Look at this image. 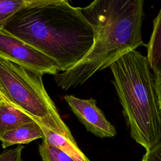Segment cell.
<instances>
[{
	"mask_svg": "<svg viewBox=\"0 0 161 161\" xmlns=\"http://www.w3.org/2000/svg\"><path fill=\"white\" fill-rule=\"evenodd\" d=\"M2 29L38 50L65 71L79 63L92 48L94 31L80 11L67 0L22 9Z\"/></svg>",
	"mask_w": 161,
	"mask_h": 161,
	"instance_id": "1",
	"label": "cell"
},
{
	"mask_svg": "<svg viewBox=\"0 0 161 161\" xmlns=\"http://www.w3.org/2000/svg\"><path fill=\"white\" fill-rule=\"evenodd\" d=\"M80 11L94 29V41L82 60L55 75L56 84L65 91L82 85L125 54L145 45L143 0H95Z\"/></svg>",
	"mask_w": 161,
	"mask_h": 161,
	"instance_id": "2",
	"label": "cell"
},
{
	"mask_svg": "<svg viewBox=\"0 0 161 161\" xmlns=\"http://www.w3.org/2000/svg\"><path fill=\"white\" fill-rule=\"evenodd\" d=\"M109 68L131 136L147 150L161 138V114L155 77L147 58L132 50Z\"/></svg>",
	"mask_w": 161,
	"mask_h": 161,
	"instance_id": "3",
	"label": "cell"
},
{
	"mask_svg": "<svg viewBox=\"0 0 161 161\" xmlns=\"http://www.w3.org/2000/svg\"><path fill=\"white\" fill-rule=\"evenodd\" d=\"M0 94L9 104L51 131L69 128L47 93L42 75L39 74L0 58Z\"/></svg>",
	"mask_w": 161,
	"mask_h": 161,
	"instance_id": "4",
	"label": "cell"
},
{
	"mask_svg": "<svg viewBox=\"0 0 161 161\" xmlns=\"http://www.w3.org/2000/svg\"><path fill=\"white\" fill-rule=\"evenodd\" d=\"M0 58L12 62L42 75H56V64L46 55L18 38L0 29Z\"/></svg>",
	"mask_w": 161,
	"mask_h": 161,
	"instance_id": "5",
	"label": "cell"
},
{
	"mask_svg": "<svg viewBox=\"0 0 161 161\" xmlns=\"http://www.w3.org/2000/svg\"><path fill=\"white\" fill-rule=\"evenodd\" d=\"M64 99L87 131L100 138H111L116 135L115 128L98 108L96 99H84L72 95H65Z\"/></svg>",
	"mask_w": 161,
	"mask_h": 161,
	"instance_id": "6",
	"label": "cell"
},
{
	"mask_svg": "<svg viewBox=\"0 0 161 161\" xmlns=\"http://www.w3.org/2000/svg\"><path fill=\"white\" fill-rule=\"evenodd\" d=\"M43 136L40 124L34 121L5 132L0 137V141L3 148H6L14 145L27 144L39 138L43 139Z\"/></svg>",
	"mask_w": 161,
	"mask_h": 161,
	"instance_id": "7",
	"label": "cell"
},
{
	"mask_svg": "<svg viewBox=\"0 0 161 161\" xmlns=\"http://www.w3.org/2000/svg\"><path fill=\"white\" fill-rule=\"evenodd\" d=\"M147 58L154 75H161V8L153 20V28L148 43Z\"/></svg>",
	"mask_w": 161,
	"mask_h": 161,
	"instance_id": "8",
	"label": "cell"
},
{
	"mask_svg": "<svg viewBox=\"0 0 161 161\" xmlns=\"http://www.w3.org/2000/svg\"><path fill=\"white\" fill-rule=\"evenodd\" d=\"M35 120L5 100L0 102V137L6 131Z\"/></svg>",
	"mask_w": 161,
	"mask_h": 161,
	"instance_id": "9",
	"label": "cell"
},
{
	"mask_svg": "<svg viewBox=\"0 0 161 161\" xmlns=\"http://www.w3.org/2000/svg\"><path fill=\"white\" fill-rule=\"evenodd\" d=\"M47 1L48 0H0V29L22 9L43 4Z\"/></svg>",
	"mask_w": 161,
	"mask_h": 161,
	"instance_id": "10",
	"label": "cell"
},
{
	"mask_svg": "<svg viewBox=\"0 0 161 161\" xmlns=\"http://www.w3.org/2000/svg\"><path fill=\"white\" fill-rule=\"evenodd\" d=\"M38 152L43 161H77L63 150L43 142L39 145Z\"/></svg>",
	"mask_w": 161,
	"mask_h": 161,
	"instance_id": "11",
	"label": "cell"
},
{
	"mask_svg": "<svg viewBox=\"0 0 161 161\" xmlns=\"http://www.w3.org/2000/svg\"><path fill=\"white\" fill-rule=\"evenodd\" d=\"M24 147L18 145L14 148L8 149L0 153V161H23L22 152Z\"/></svg>",
	"mask_w": 161,
	"mask_h": 161,
	"instance_id": "12",
	"label": "cell"
},
{
	"mask_svg": "<svg viewBox=\"0 0 161 161\" xmlns=\"http://www.w3.org/2000/svg\"><path fill=\"white\" fill-rule=\"evenodd\" d=\"M142 161H161V138L153 146L146 150Z\"/></svg>",
	"mask_w": 161,
	"mask_h": 161,
	"instance_id": "13",
	"label": "cell"
},
{
	"mask_svg": "<svg viewBox=\"0 0 161 161\" xmlns=\"http://www.w3.org/2000/svg\"><path fill=\"white\" fill-rule=\"evenodd\" d=\"M155 77V85L157 97L158 99L160 112L161 114V75H154Z\"/></svg>",
	"mask_w": 161,
	"mask_h": 161,
	"instance_id": "14",
	"label": "cell"
},
{
	"mask_svg": "<svg viewBox=\"0 0 161 161\" xmlns=\"http://www.w3.org/2000/svg\"><path fill=\"white\" fill-rule=\"evenodd\" d=\"M3 99V97L1 96V95L0 94V102H1V101Z\"/></svg>",
	"mask_w": 161,
	"mask_h": 161,
	"instance_id": "15",
	"label": "cell"
}]
</instances>
